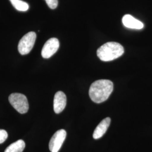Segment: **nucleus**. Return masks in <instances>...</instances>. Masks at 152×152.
Instances as JSON below:
<instances>
[{"label":"nucleus","instance_id":"obj_1","mask_svg":"<svg viewBox=\"0 0 152 152\" xmlns=\"http://www.w3.org/2000/svg\"><path fill=\"white\" fill-rule=\"evenodd\" d=\"M113 90V82L108 80H100L94 82L89 89L90 98L95 103L106 101Z\"/></svg>","mask_w":152,"mask_h":152},{"label":"nucleus","instance_id":"obj_2","mask_svg":"<svg viewBox=\"0 0 152 152\" xmlns=\"http://www.w3.org/2000/svg\"><path fill=\"white\" fill-rule=\"evenodd\" d=\"M124 53V47L115 42H109L104 44L97 50L98 58L103 61H110L116 59Z\"/></svg>","mask_w":152,"mask_h":152},{"label":"nucleus","instance_id":"obj_3","mask_svg":"<svg viewBox=\"0 0 152 152\" xmlns=\"http://www.w3.org/2000/svg\"><path fill=\"white\" fill-rule=\"evenodd\" d=\"M11 105L20 114L26 113L29 109V104L27 97L20 93H13L9 97Z\"/></svg>","mask_w":152,"mask_h":152},{"label":"nucleus","instance_id":"obj_4","mask_svg":"<svg viewBox=\"0 0 152 152\" xmlns=\"http://www.w3.org/2000/svg\"><path fill=\"white\" fill-rule=\"evenodd\" d=\"M36 39V34L34 32H30L24 35L18 44L19 53L23 55L29 54L34 46Z\"/></svg>","mask_w":152,"mask_h":152},{"label":"nucleus","instance_id":"obj_5","mask_svg":"<svg viewBox=\"0 0 152 152\" xmlns=\"http://www.w3.org/2000/svg\"><path fill=\"white\" fill-rule=\"evenodd\" d=\"M66 136L64 130L57 131L50 139L49 142V149L51 152H58L62 146Z\"/></svg>","mask_w":152,"mask_h":152},{"label":"nucleus","instance_id":"obj_6","mask_svg":"<svg viewBox=\"0 0 152 152\" xmlns=\"http://www.w3.org/2000/svg\"><path fill=\"white\" fill-rule=\"evenodd\" d=\"M59 48V41L56 38H51L47 41L44 45L41 51L42 56L48 59L56 53Z\"/></svg>","mask_w":152,"mask_h":152},{"label":"nucleus","instance_id":"obj_7","mask_svg":"<svg viewBox=\"0 0 152 152\" xmlns=\"http://www.w3.org/2000/svg\"><path fill=\"white\" fill-rule=\"evenodd\" d=\"M66 97L65 94L62 91H58L55 94L54 99V110L55 113L59 114L66 107Z\"/></svg>","mask_w":152,"mask_h":152},{"label":"nucleus","instance_id":"obj_8","mask_svg":"<svg viewBox=\"0 0 152 152\" xmlns=\"http://www.w3.org/2000/svg\"><path fill=\"white\" fill-rule=\"evenodd\" d=\"M122 23L128 28L141 29L144 28V24L129 14H126L122 18Z\"/></svg>","mask_w":152,"mask_h":152},{"label":"nucleus","instance_id":"obj_9","mask_svg":"<svg viewBox=\"0 0 152 152\" xmlns=\"http://www.w3.org/2000/svg\"><path fill=\"white\" fill-rule=\"evenodd\" d=\"M110 121L109 117H107L100 122L93 133V138L94 139H100L105 134L110 124Z\"/></svg>","mask_w":152,"mask_h":152},{"label":"nucleus","instance_id":"obj_10","mask_svg":"<svg viewBox=\"0 0 152 152\" xmlns=\"http://www.w3.org/2000/svg\"><path fill=\"white\" fill-rule=\"evenodd\" d=\"M26 147L25 142L19 140L10 144L5 151V152H22Z\"/></svg>","mask_w":152,"mask_h":152},{"label":"nucleus","instance_id":"obj_11","mask_svg":"<svg viewBox=\"0 0 152 152\" xmlns=\"http://www.w3.org/2000/svg\"><path fill=\"white\" fill-rule=\"evenodd\" d=\"M11 4L17 10L20 11H27L29 9V5L27 3L22 0H10Z\"/></svg>","mask_w":152,"mask_h":152},{"label":"nucleus","instance_id":"obj_12","mask_svg":"<svg viewBox=\"0 0 152 152\" xmlns=\"http://www.w3.org/2000/svg\"><path fill=\"white\" fill-rule=\"evenodd\" d=\"M45 1L49 7L51 9H56L58 5V0H45Z\"/></svg>","mask_w":152,"mask_h":152},{"label":"nucleus","instance_id":"obj_13","mask_svg":"<svg viewBox=\"0 0 152 152\" xmlns=\"http://www.w3.org/2000/svg\"><path fill=\"white\" fill-rule=\"evenodd\" d=\"M8 137L7 132L4 130L0 129V144L3 143L5 141Z\"/></svg>","mask_w":152,"mask_h":152}]
</instances>
